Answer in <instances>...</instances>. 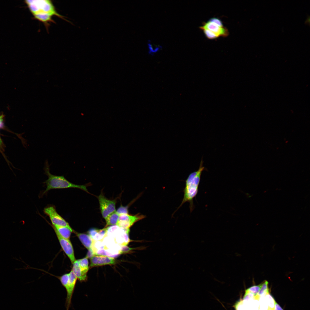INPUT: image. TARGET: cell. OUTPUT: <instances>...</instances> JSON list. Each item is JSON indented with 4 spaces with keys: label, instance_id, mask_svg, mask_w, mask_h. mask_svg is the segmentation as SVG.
<instances>
[{
    "label": "cell",
    "instance_id": "6",
    "mask_svg": "<svg viewBox=\"0 0 310 310\" xmlns=\"http://www.w3.org/2000/svg\"><path fill=\"white\" fill-rule=\"evenodd\" d=\"M145 217V216L139 214L134 215L120 214L116 225L126 230H129L130 227L135 223Z\"/></svg>",
    "mask_w": 310,
    "mask_h": 310
},
{
    "label": "cell",
    "instance_id": "16",
    "mask_svg": "<svg viewBox=\"0 0 310 310\" xmlns=\"http://www.w3.org/2000/svg\"><path fill=\"white\" fill-rule=\"evenodd\" d=\"M199 28L203 30L206 36L209 39H215L219 37L216 34L207 29L200 27Z\"/></svg>",
    "mask_w": 310,
    "mask_h": 310
},
{
    "label": "cell",
    "instance_id": "13",
    "mask_svg": "<svg viewBox=\"0 0 310 310\" xmlns=\"http://www.w3.org/2000/svg\"><path fill=\"white\" fill-rule=\"evenodd\" d=\"M52 226L54 230L57 231L61 237L67 239H69L71 233L73 232V231L72 229H70L65 226L53 225H52Z\"/></svg>",
    "mask_w": 310,
    "mask_h": 310
},
{
    "label": "cell",
    "instance_id": "15",
    "mask_svg": "<svg viewBox=\"0 0 310 310\" xmlns=\"http://www.w3.org/2000/svg\"><path fill=\"white\" fill-rule=\"evenodd\" d=\"M119 215L115 211L109 214L105 218L106 226L116 225Z\"/></svg>",
    "mask_w": 310,
    "mask_h": 310
},
{
    "label": "cell",
    "instance_id": "19",
    "mask_svg": "<svg viewBox=\"0 0 310 310\" xmlns=\"http://www.w3.org/2000/svg\"><path fill=\"white\" fill-rule=\"evenodd\" d=\"M208 21L214 23L220 27H223L222 22L218 18H212L210 19Z\"/></svg>",
    "mask_w": 310,
    "mask_h": 310
},
{
    "label": "cell",
    "instance_id": "10",
    "mask_svg": "<svg viewBox=\"0 0 310 310\" xmlns=\"http://www.w3.org/2000/svg\"><path fill=\"white\" fill-rule=\"evenodd\" d=\"M200 27L207 29L217 34L219 37H226L229 34L227 29L224 26L221 27L216 24L208 21L204 22L203 26Z\"/></svg>",
    "mask_w": 310,
    "mask_h": 310
},
{
    "label": "cell",
    "instance_id": "5",
    "mask_svg": "<svg viewBox=\"0 0 310 310\" xmlns=\"http://www.w3.org/2000/svg\"><path fill=\"white\" fill-rule=\"evenodd\" d=\"M43 212L49 217L52 225L65 226L72 229L69 223L58 213L54 206L48 205L44 208Z\"/></svg>",
    "mask_w": 310,
    "mask_h": 310
},
{
    "label": "cell",
    "instance_id": "7",
    "mask_svg": "<svg viewBox=\"0 0 310 310\" xmlns=\"http://www.w3.org/2000/svg\"><path fill=\"white\" fill-rule=\"evenodd\" d=\"M98 198L102 216L105 219L115 211L116 202L115 200L108 199L102 193L100 195Z\"/></svg>",
    "mask_w": 310,
    "mask_h": 310
},
{
    "label": "cell",
    "instance_id": "12",
    "mask_svg": "<svg viewBox=\"0 0 310 310\" xmlns=\"http://www.w3.org/2000/svg\"><path fill=\"white\" fill-rule=\"evenodd\" d=\"M74 232L78 237L83 245L88 250L91 248L95 241L89 235L78 232L73 230Z\"/></svg>",
    "mask_w": 310,
    "mask_h": 310
},
{
    "label": "cell",
    "instance_id": "21",
    "mask_svg": "<svg viewBox=\"0 0 310 310\" xmlns=\"http://www.w3.org/2000/svg\"><path fill=\"white\" fill-rule=\"evenodd\" d=\"M95 255L94 254L93 250L91 248L90 249L88 250V251L86 257L88 258H90V259L91 258H92V257H93Z\"/></svg>",
    "mask_w": 310,
    "mask_h": 310
},
{
    "label": "cell",
    "instance_id": "18",
    "mask_svg": "<svg viewBox=\"0 0 310 310\" xmlns=\"http://www.w3.org/2000/svg\"><path fill=\"white\" fill-rule=\"evenodd\" d=\"M116 212L119 215L128 214V207L121 205L118 209Z\"/></svg>",
    "mask_w": 310,
    "mask_h": 310
},
{
    "label": "cell",
    "instance_id": "17",
    "mask_svg": "<svg viewBox=\"0 0 310 310\" xmlns=\"http://www.w3.org/2000/svg\"><path fill=\"white\" fill-rule=\"evenodd\" d=\"M80 266L83 269L88 270H89L88 261L86 257L77 260Z\"/></svg>",
    "mask_w": 310,
    "mask_h": 310
},
{
    "label": "cell",
    "instance_id": "8",
    "mask_svg": "<svg viewBox=\"0 0 310 310\" xmlns=\"http://www.w3.org/2000/svg\"><path fill=\"white\" fill-rule=\"evenodd\" d=\"M54 230L63 250L69 258L72 264L76 260L73 247L69 239H65L62 237L57 231Z\"/></svg>",
    "mask_w": 310,
    "mask_h": 310
},
{
    "label": "cell",
    "instance_id": "3",
    "mask_svg": "<svg viewBox=\"0 0 310 310\" xmlns=\"http://www.w3.org/2000/svg\"><path fill=\"white\" fill-rule=\"evenodd\" d=\"M44 174L48 179L44 182L46 186V189L42 193L41 196L47 193L50 190L54 189H63L68 188L79 189L88 193L85 185H76L68 181L63 176H58L52 174L50 172V165L47 160L45 163L44 168Z\"/></svg>",
    "mask_w": 310,
    "mask_h": 310
},
{
    "label": "cell",
    "instance_id": "1",
    "mask_svg": "<svg viewBox=\"0 0 310 310\" xmlns=\"http://www.w3.org/2000/svg\"><path fill=\"white\" fill-rule=\"evenodd\" d=\"M34 18L44 24L53 22V16L64 19V17L57 13L53 3L49 0H27L25 1Z\"/></svg>",
    "mask_w": 310,
    "mask_h": 310
},
{
    "label": "cell",
    "instance_id": "4",
    "mask_svg": "<svg viewBox=\"0 0 310 310\" xmlns=\"http://www.w3.org/2000/svg\"><path fill=\"white\" fill-rule=\"evenodd\" d=\"M59 279L66 290L67 295L65 305L66 310H69L71 304L72 298L77 278L71 270L69 273L63 275Z\"/></svg>",
    "mask_w": 310,
    "mask_h": 310
},
{
    "label": "cell",
    "instance_id": "20",
    "mask_svg": "<svg viewBox=\"0 0 310 310\" xmlns=\"http://www.w3.org/2000/svg\"><path fill=\"white\" fill-rule=\"evenodd\" d=\"M133 249H134V248H130L127 245H122L121 247L120 254L128 253Z\"/></svg>",
    "mask_w": 310,
    "mask_h": 310
},
{
    "label": "cell",
    "instance_id": "22",
    "mask_svg": "<svg viewBox=\"0 0 310 310\" xmlns=\"http://www.w3.org/2000/svg\"><path fill=\"white\" fill-rule=\"evenodd\" d=\"M2 140H1V137H0V146L2 145Z\"/></svg>",
    "mask_w": 310,
    "mask_h": 310
},
{
    "label": "cell",
    "instance_id": "9",
    "mask_svg": "<svg viewBox=\"0 0 310 310\" xmlns=\"http://www.w3.org/2000/svg\"><path fill=\"white\" fill-rule=\"evenodd\" d=\"M115 259L108 256L95 255L90 259V266L93 267L106 265L114 264Z\"/></svg>",
    "mask_w": 310,
    "mask_h": 310
},
{
    "label": "cell",
    "instance_id": "2",
    "mask_svg": "<svg viewBox=\"0 0 310 310\" xmlns=\"http://www.w3.org/2000/svg\"><path fill=\"white\" fill-rule=\"evenodd\" d=\"M203 159H202L198 170L190 173L186 180L185 187L183 191V198L178 208L184 203L187 202L189 203L191 212L194 209L193 199L198 193L201 174L202 171L205 169L203 166Z\"/></svg>",
    "mask_w": 310,
    "mask_h": 310
},
{
    "label": "cell",
    "instance_id": "14",
    "mask_svg": "<svg viewBox=\"0 0 310 310\" xmlns=\"http://www.w3.org/2000/svg\"><path fill=\"white\" fill-rule=\"evenodd\" d=\"M107 228L101 229L92 228L88 231L89 235L95 240H100L102 239L106 234Z\"/></svg>",
    "mask_w": 310,
    "mask_h": 310
},
{
    "label": "cell",
    "instance_id": "11",
    "mask_svg": "<svg viewBox=\"0 0 310 310\" xmlns=\"http://www.w3.org/2000/svg\"><path fill=\"white\" fill-rule=\"evenodd\" d=\"M71 270L80 281L83 282L87 280V273L88 271L81 267L77 260H75L72 264Z\"/></svg>",
    "mask_w": 310,
    "mask_h": 310
}]
</instances>
